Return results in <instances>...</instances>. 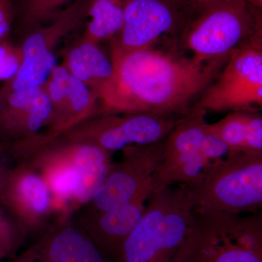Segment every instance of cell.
Returning <instances> with one entry per match:
<instances>
[{"mask_svg":"<svg viewBox=\"0 0 262 262\" xmlns=\"http://www.w3.org/2000/svg\"><path fill=\"white\" fill-rule=\"evenodd\" d=\"M228 58L202 62L155 46L123 51L110 45L114 75L97 95L98 114L184 116Z\"/></svg>","mask_w":262,"mask_h":262,"instance_id":"1","label":"cell"},{"mask_svg":"<svg viewBox=\"0 0 262 262\" xmlns=\"http://www.w3.org/2000/svg\"><path fill=\"white\" fill-rule=\"evenodd\" d=\"M156 184L117 262H182L194 207L182 186Z\"/></svg>","mask_w":262,"mask_h":262,"instance_id":"2","label":"cell"},{"mask_svg":"<svg viewBox=\"0 0 262 262\" xmlns=\"http://www.w3.org/2000/svg\"><path fill=\"white\" fill-rule=\"evenodd\" d=\"M194 211L256 213L262 206V152L227 154L189 184H181Z\"/></svg>","mask_w":262,"mask_h":262,"instance_id":"3","label":"cell"},{"mask_svg":"<svg viewBox=\"0 0 262 262\" xmlns=\"http://www.w3.org/2000/svg\"><path fill=\"white\" fill-rule=\"evenodd\" d=\"M182 262H262L261 211H194Z\"/></svg>","mask_w":262,"mask_h":262,"instance_id":"4","label":"cell"},{"mask_svg":"<svg viewBox=\"0 0 262 262\" xmlns=\"http://www.w3.org/2000/svg\"><path fill=\"white\" fill-rule=\"evenodd\" d=\"M261 10L246 0H219L187 20L182 48L202 62L229 58L241 42L262 30Z\"/></svg>","mask_w":262,"mask_h":262,"instance_id":"5","label":"cell"},{"mask_svg":"<svg viewBox=\"0 0 262 262\" xmlns=\"http://www.w3.org/2000/svg\"><path fill=\"white\" fill-rule=\"evenodd\" d=\"M206 113L192 107L165 138L155 184L174 186L194 182L210 165L227 155L225 144L208 130Z\"/></svg>","mask_w":262,"mask_h":262,"instance_id":"6","label":"cell"},{"mask_svg":"<svg viewBox=\"0 0 262 262\" xmlns=\"http://www.w3.org/2000/svg\"><path fill=\"white\" fill-rule=\"evenodd\" d=\"M262 106V30L231 52L220 73L193 107L206 113L259 110Z\"/></svg>","mask_w":262,"mask_h":262,"instance_id":"7","label":"cell"},{"mask_svg":"<svg viewBox=\"0 0 262 262\" xmlns=\"http://www.w3.org/2000/svg\"><path fill=\"white\" fill-rule=\"evenodd\" d=\"M94 0H75L46 26L29 31L20 46L23 60L14 77L7 82L0 96L39 87L56 66L54 51L60 41L86 20Z\"/></svg>","mask_w":262,"mask_h":262,"instance_id":"8","label":"cell"},{"mask_svg":"<svg viewBox=\"0 0 262 262\" xmlns=\"http://www.w3.org/2000/svg\"><path fill=\"white\" fill-rule=\"evenodd\" d=\"M182 116L151 113L103 114L71 133L75 140L108 151L164 140Z\"/></svg>","mask_w":262,"mask_h":262,"instance_id":"9","label":"cell"},{"mask_svg":"<svg viewBox=\"0 0 262 262\" xmlns=\"http://www.w3.org/2000/svg\"><path fill=\"white\" fill-rule=\"evenodd\" d=\"M164 140L123 149L120 165L112 166L92 201L99 213L129 203L155 184V175L163 156Z\"/></svg>","mask_w":262,"mask_h":262,"instance_id":"10","label":"cell"},{"mask_svg":"<svg viewBox=\"0 0 262 262\" xmlns=\"http://www.w3.org/2000/svg\"><path fill=\"white\" fill-rule=\"evenodd\" d=\"M189 19L172 0H129L121 30L110 44L123 51L154 47L167 36L178 37Z\"/></svg>","mask_w":262,"mask_h":262,"instance_id":"11","label":"cell"},{"mask_svg":"<svg viewBox=\"0 0 262 262\" xmlns=\"http://www.w3.org/2000/svg\"><path fill=\"white\" fill-rule=\"evenodd\" d=\"M45 85L51 103L50 122L56 132L72 128L98 114L99 106L96 95L63 64L54 67Z\"/></svg>","mask_w":262,"mask_h":262,"instance_id":"12","label":"cell"},{"mask_svg":"<svg viewBox=\"0 0 262 262\" xmlns=\"http://www.w3.org/2000/svg\"><path fill=\"white\" fill-rule=\"evenodd\" d=\"M52 107L45 84L0 96V133L32 134L50 122Z\"/></svg>","mask_w":262,"mask_h":262,"instance_id":"13","label":"cell"},{"mask_svg":"<svg viewBox=\"0 0 262 262\" xmlns=\"http://www.w3.org/2000/svg\"><path fill=\"white\" fill-rule=\"evenodd\" d=\"M155 187L156 184L129 203L99 213L92 234L95 244L105 257L110 256L117 261L120 246L140 222Z\"/></svg>","mask_w":262,"mask_h":262,"instance_id":"14","label":"cell"},{"mask_svg":"<svg viewBox=\"0 0 262 262\" xmlns=\"http://www.w3.org/2000/svg\"><path fill=\"white\" fill-rule=\"evenodd\" d=\"M12 262L108 261L94 241L67 227Z\"/></svg>","mask_w":262,"mask_h":262,"instance_id":"15","label":"cell"},{"mask_svg":"<svg viewBox=\"0 0 262 262\" xmlns=\"http://www.w3.org/2000/svg\"><path fill=\"white\" fill-rule=\"evenodd\" d=\"M208 130L228 149L227 154L262 152V116L259 110L231 112Z\"/></svg>","mask_w":262,"mask_h":262,"instance_id":"16","label":"cell"},{"mask_svg":"<svg viewBox=\"0 0 262 262\" xmlns=\"http://www.w3.org/2000/svg\"><path fill=\"white\" fill-rule=\"evenodd\" d=\"M63 65L96 97L100 90L114 75L111 59L100 49L98 45L80 39L74 43L67 52Z\"/></svg>","mask_w":262,"mask_h":262,"instance_id":"17","label":"cell"},{"mask_svg":"<svg viewBox=\"0 0 262 262\" xmlns=\"http://www.w3.org/2000/svg\"><path fill=\"white\" fill-rule=\"evenodd\" d=\"M77 178L75 194L81 203H88L102 185L113 165L110 152L89 142H80L72 150Z\"/></svg>","mask_w":262,"mask_h":262,"instance_id":"18","label":"cell"},{"mask_svg":"<svg viewBox=\"0 0 262 262\" xmlns=\"http://www.w3.org/2000/svg\"><path fill=\"white\" fill-rule=\"evenodd\" d=\"M129 0H94L80 40L98 45L115 37L123 25Z\"/></svg>","mask_w":262,"mask_h":262,"instance_id":"19","label":"cell"},{"mask_svg":"<svg viewBox=\"0 0 262 262\" xmlns=\"http://www.w3.org/2000/svg\"><path fill=\"white\" fill-rule=\"evenodd\" d=\"M0 192L10 199L18 198L35 213H44L49 207V191L37 176L27 175L19 179H10L8 182L4 179Z\"/></svg>","mask_w":262,"mask_h":262,"instance_id":"20","label":"cell"},{"mask_svg":"<svg viewBox=\"0 0 262 262\" xmlns=\"http://www.w3.org/2000/svg\"><path fill=\"white\" fill-rule=\"evenodd\" d=\"M70 0H24L20 11V25L31 31L52 18L57 9Z\"/></svg>","mask_w":262,"mask_h":262,"instance_id":"21","label":"cell"},{"mask_svg":"<svg viewBox=\"0 0 262 262\" xmlns=\"http://www.w3.org/2000/svg\"><path fill=\"white\" fill-rule=\"evenodd\" d=\"M23 60L20 46H15L6 40L0 42V81L11 80L21 65Z\"/></svg>","mask_w":262,"mask_h":262,"instance_id":"22","label":"cell"},{"mask_svg":"<svg viewBox=\"0 0 262 262\" xmlns=\"http://www.w3.org/2000/svg\"><path fill=\"white\" fill-rule=\"evenodd\" d=\"M51 184L53 190L60 196L67 198L75 194L77 178L73 166H66L55 172Z\"/></svg>","mask_w":262,"mask_h":262,"instance_id":"23","label":"cell"},{"mask_svg":"<svg viewBox=\"0 0 262 262\" xmlns=\"http://www.w3.org/2000/svg\"><path fill=\"white\" fill-rule=\"evenodd\" d=\"M13 14V0H0V42L9 35Z\"/></svg>","mask_w":262,"mask_h":262,"instance_id":"24","label":"cell"},{"mask_svg":"<svg viewBox=\"0 0 262 262\" xmlns=\"http://www.w3.org/2000/svg\"><path fill=\"white\" fill-rule=\"evenodd\" d=\"M18 244V239L13 229L5 221L4 217L0 214V246L10 254L16 248Z\"/></svg>","mask_w":262,"mask_h":262,"instance_id":"25","label":"cell"},{"mask_svg":"<svg viewBox=\"0 0 262 262\" xmlns=\"http://www.w3.org/2000/svg\"><path fill=\"white\" fill-rule=\"evenodd\" d=\"M172 1L190 18L208 5L219 0H172Z\"/></svg>","mask_w":262,"mask_h":262,"instance_id":"26","label":"cell"},{"mask_svg":"<svg viewBox=\"0 0 262 262\" xmlns=\"http://www.w3.org/2000/svg\"><path fill=\"white\" fill-rule=\"evenodd\" d=\"M250 5L254 8L262 10V0H246Z\"/></svg>","mask_w":262,"mask_h":262,"instance_id":"27","label":"cell"},{"mask_svg":"<svg viewBox=\"0 0 262 262\" xmlns=\"http://www.w3.org/2000/svg\"><path fill=\"white\" fill-rule=\"evenodd\" d=\"M8 253L6 251L0 246V261L3 259V258H5V256H8Z\"/></svg>","mask_w":262,"mask_h":262,"instance_id":"28","label":"cell"},{"mask_svg":"<svg viewBox=\"0 0 262 262\" xmlns=\"http://www.w3.org/2000/svg\"><path fill=\"white\" fill-rule=\"evenodd\" d=\"M3 180H4V178L1 175V170H0V188H1L2 184H3Z\"/></svg>","mask_w":262,"mask_h":262,"instance_id":"29","label":"cell"}]
</instances>
